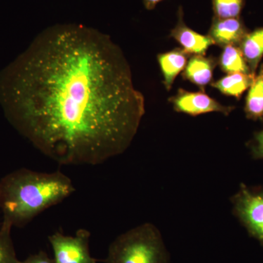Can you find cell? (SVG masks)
I'll return each mask as SVG.
<instances>
[{
	"instance_id": "obj_1",
	"label": "cell",
	"mask_w": 263,
	"mask_h": 263,
	"mask_svg": "<svg viewBox=\"0 0 263 263\" xmlns=\"http://www.w3.org/2000/svg\"><path fill=\"white\" fill-rule=\"evenodd\" d=\"M122 49L81 24L44 29L0 72L5 117L62 165L103 163L122 155L146 113Z\"/></svg>"
},
{
	"instance_id": "obj_2",
	"label": "cell",
	"mask_w": 263,
	"mask_h": 263,
	"mask_svg": "<svg viewBox=\"0 0 263 263\" xmlns=\"http://www.w3.org/2000/svg\"><path fill=\"white\" fill-rule=\"evenodd\" d=\"M75 191L72 180L61 171L42 173L27 168L15 170L0 180L3 223L12 228H24Z\"/></svg>"
},
{
	"instance_id": "obj_3",
	"label": "cell",
	"mask_w": 263,
	"mask_h": 263,
	"mask_svg": "<svg viewBox=\"0 0 263 263\" xmlns=\"http://www.w3.org/2000/svg\"><path fill=\"white\" fill-rule=\"evenodd\" d=\"M105 263H170V254L158 228L144 223L118 236Z\"/></svg>"
},
{
	"instance_id": "obj_4",
	"label": "cell",
	"mask_w": 263,
	"mask_h": 263,
	"mask_svg": "<svg viewBox=\"0 0 263 263\" xmlns=\"http://www.w3.org/2000/svg\"><path fill=\"white\" fill-rule=\"evenodd\" d=\"M233 213L249 235L263 247V186L240 183L239 190L230 198Z\"/></svg>"
},
{
	"instance_id": "obj_5",
	"label": "cell",
	"mask_w": 263,
	"mask_h": 263,
	"mask_svg": "<svg viewBox=\"0 0 263 263\" xmlns=\"http://www.w3.org/2000/svg\"><path fill=\"white\" fill-rule=\"evenodd\" d=\"M91 233L80 229L74 236L57 232L48 236L55 263H97L98 259L91 257L89 250Z\"/></svg>"
},
{
	"instance_id": "obj_6",
	"label": "cell",
	"mask_w": 263,
	"mask_h": 263,
	"mask_svg": "<svg viewBox=\"0 0 263 263\" xmlns=\"http://www.w3.org/2000/svg\"><path fill=\"white\" fill-rule=\"evenodd\" d=\"M175 111L197 117L202 114L220 113L228 117L235 110V106L222 105L215 99L208 95L205 91H190L179 89L174 96L168 99Z\"/></svg>"
},
{
	"instance_id": "obj_7",
	"label": "cell",
	"mask_w": 263,
	"mask_h": 263,
	"mask_svg": "<svg viewBox=\"0 0 263 263\" xmlns=\"http://www.w3.org/2000/svg\"><path fill=\"white\" fill-rule=\"evenodd\" d=\"M249 32L240 17L219 18L214 16L208 35L214 41V45L224 48L239 46Z\"/></svg>"
},
{
	"instance_id": "obj_8",
	"label": "cell",
	"mask_w": 263,
	"mask_h": 263,
	"mask_svg": "<svg viewBox=\"0 0 263 263\" xmlns=\"http://www.w3.org/2000/svg\"><path fill=\"white\" fill-rule=\"evenodd\" d=\"M170 37L179 43L181 48L190 55H205L208 49L214 46V41L209 35H203L186 25L183 21L181 7L178 11V22L170 33Z\"/></svg>"
},
{
	"instance_id": "obj_9",
	"label": "cell",
	"mask_w": 263,
	"mask_h": 263,
	"mask_svg": "<svg viewBox=\"0 0 263 263\" xmlns=\"http://www.w3.org/2000/svg\"><path fill=\"white\" fill-rule=\"evenodd\" d=\"M217 65L215 57L193 55L183 71L182 78L195 85L200 91H205L207 86L212 84L214 71Z\"/></svg>"
},
{
	"instance_id": "obj_10",
	"label": "cell",
	"mask_w": 263,
	"mask_h": 263,
	"mask_svg": "<svg viewBox=\"0 0 263 263\" xmlns=\"http://www.w3.org/2000/svg\"><path fill=\"white\" fill-rule=\"evenodd\" d=\"M191 55L181 48H176L157 55V61L163 77L165 89L170 91L177 76L184 70Z\"/></svg>"
},
{
	"instance_id": "obj_11",
	"label": "cell",
	"mask_w": 263,
	"mask_h": 263,
	"mask_svg": "<svg viewBox=\"0 0 263 263\" xmlns=\"http://www.w3.org/2000/svg\"><path fill=\"white\" fill-rule=\"evenodd\" d=\"M255 75L252 74L236 73L228 74L224 77L212 81L210 86L221 94L228 97H233L237 100H240L242 95L252 84Z\"/></svg>"
},
{
	"instance_id": "obj_12",
	"label": "cell",
	"mask_w": 263,
	"mask_h": 263,
	"mask_svg": "<svg viewBox=\"0 0 263 263\" xmlns=\"http://www.w3.org/2000/svg\"><path fill=\"white\" fill-rule=\"evenodd\" d=\"M243 110L247 119L263 122V63L249 86Z\"/></svg>"
},
{
	"instance_id": "obj_13",
	"label": "cell",
	"mask_w": 263,
	"mask_h": 263,
	"mask_svg": "<svg viewBox=\"0 0 263 263\" xmlns=\"http://www.w3.org/2000/svg\"><path fill=\"white\" fill-rule=\"evenodd\" d=\"M238 47L243 53L251 72L255 75L263 57V27L256 28L252 32L249 31Z\"/></svg>"
},
{
	"instance_id": "obj_14",
	"label": "cell",
	"mask_w": 263,
	"mask_h": 263,
	"mask_svg": "<svg viewBox=\"0 0 263 263\" xmlns=\"http://www.w3.org/2000/svg\"><path fill=\"white\" fill-rule=\"evenodd\" d=\"M217 62L219 68L224 73L252 74L238 46H228L222 48V51L217 58Z\"/></svg>"
},
{
	"instance_id": "obj_15",
	"label": "cell",
	"mask_w": 263,
	"mask_h": 263,
	"mask_svg": "<svg viewBox=\"0 0 263 263\" xmlns=\"http://www.w3.org/2000/svg\"><path fill=\"white\" fill-rule=\"evenodd\" d=\"M245 0H212L214 17L238 18L245 8Z\"/></svg>"
},
{
	"instance_id": "obj_16",
	"label": "cell",
	"mask_w": 263,
	"mask_h": 263,
	"mask_svg": "<svg viewBox=\"0 0 263 263\" xmlns=\"http://www.w3.org/2000/svg\"><path fill=\"white\" fill-rule=\"evenodd\" d=\"M12 227L2 223L0 228V263H20L11 238Z\"/></svg>"
},
{
	"instance_id": "obj_17",
	"label": "cell",
	"mask_w": 263,
	"mask_h": 263,
	"mask_svg": "<svg viewBox=\"0 0 263 263\" xmlns=\"http://www.w3.org/2000/svg\"><path fill=\"white\" fill-rule=\"evenodd\" d=\"M254 160L263 159V129L254 133L253 138L247 143Z\"/></svg>"
},
{
	"instance_id": "obj_18",
	"label": "cell",
	"mask_w": 263,
	"mask_h": 263,
	"mask_svg": "<svg viewBox=\"0 0 263 263\" xmlns=\"http://www.w3.org/2000/svg\"><path fill=\"white\" fill-rule=\"evenodd\" d=\"M20 263H55L53 258H51L47 253L40 251L37 254H32L29 256L23 261H20Z\"/></svg>"
},
{
	"instance_id": "obj_19",
	"label": "cell",
	"mask_w": 263,
	"mask_h": 263,
	"mask_svg": "<svg viewBox=\"0 0 263 263\" xmlns=\"http://www.w3.org/2000/svg\"><path fill=\"white\" fill-rule=\"evenodd\" d=\"M162 1L163 0H143V3L147 10H152Z\"/></svg>"
}]
</instances>
